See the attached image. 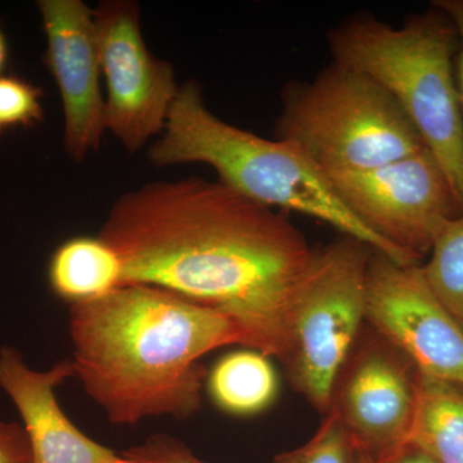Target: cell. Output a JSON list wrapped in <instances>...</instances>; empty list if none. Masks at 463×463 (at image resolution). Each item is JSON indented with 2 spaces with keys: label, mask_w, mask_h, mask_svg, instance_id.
Returning <instances> with one entry per match:
<instances>
[{
  "label": "cell",
  "mask_w": 463,
  "mask_h": 463,
  "mask_svg": "<svg viewBox=\"0 0 463 463\" xmlns=\"http://www.w3.org/2000/svg\"><path fill=\"white\" fill-rule=\"evenodd\" d=\"M383 463H439L431 458L430 456L425 455L421 450L411 446L402 448L394 456L390 457Z\"/></svg>",
  "instance_id": "obj_22"
},
{
  "label": "cell",
  "mask_w": 463,
  "mask_h": 463,
  "mask_svg": "<svg viewBox=\"0 0 463 463\" xmlns=\"http://www.w3.org/2000/svg\"><path fill=\"white\" fill-rule=\"evenodd\" d=\"M326 178L362 224L419 263L440 228L459 215L446 174L428 148L367 172Z\"/></svg>",
  "instance_id": "obj_7"
},
{
  "label": "cell",
  "mask_w": 463,
  "mask_h": 463,
  "mask_svg": "<svg viewBox=\"0 0 463 463\" xmlns=\"http://www.w3.org/2000/svg\"><path fill=\"white\" fill-rule=\"evenodd\" d=\"M210 397L224 412L252 416L276 399L279 380L269 356L258 350H239L222 358L207 380Z\"/></svg>",
  "instance_id": "obj_15"
},
{
  "label": "cell",
  "mask_w": 463,
  "mask_h": 463,
  "mask_svg": "<svg viewBox=\"0 0 463 463\" xmlns=\"http://www.w3.org/2000/svg\"><path fill=\"white\" fill-rule=\"evenodd\" d=\"M99 237L121 259L123 286L166 289L224 313L251 349L285 364L295 304L318 251L281 213L191 176L124 194Z\"/></svg>",
  "instance_id": "obj_1"
},
{
  "label": "cell",
  "mask_w": 463,
  "mask_h": 463,
  "mask_svg": "<svg viewBox=\"0 0 463 463\" xmlns=\"http://www.w3.org/2000/svg\"><path fill=\"white\" fill-rule=\"evenodd\" d=\"M327 39L332 62L373 79L401 106L446 174L463 214V116L449 17L434 7L394 27L358 14L331 29Z\"/></svg>",
  "instance_id": "obj_4"
},
{
  "label": "cell",
  "mask_w": 463,
  "mask_h": 463,
  "mask_svg": "<svg viewBox=\"0 0 463 463\" xmlns=\"http://www.w3.org/2000/svg\"><path fill=\"white\" fill-rule=\"evenodd\" d=\"M116 250L100 237H74L61 243L48 265L52 291L70 304L96 300L123 286Z\"/></svg>",
  "instance_id": "obj_13"
},
{
  "label": "cell",
  "mask_w": 463,
  "mask_h": 463,
  "mask_svg": "<svg viewBox=\"0 0 463 463\" xmlns=\"http://www.w3.org/2000/svg\"><path fill=\"white\" fill-rule=\"evenodd\" d=\"M353 463H377L373 457L365 453L364 450L359 449L354 447V453H353Z\"/></svg>",
  "instance_id": "obj_24"
},
{
  "label": "cell",
  "mask_w": 463,
  "mask_h": 463,
  "mask_svg": "<svg viewBox=\"0 0 463 463\" xmlns=\"http://www.w3.org/2000/svg\"><path fill=\"white\" fill-rule=\"evenodd\" d=\"M354 444L335 411H328L318 430L297 449L283 452L273 463H353Z\"/></svg>",
  "instance_id": "obj_17"
},
{
  "label": "cell",
  "mask_w": 463,
  "mask_h": 463,
  "mask_svg": "<svg viewBox=\"0 0 463 463\" xmlns=\"http://www.w3.org/2000/svg\"><path fill=\"white\" fill-rule=\"evenodd\" d=\"M71 377V361L36 371L16 347H0V389L23 419L33 463H139L87 437L63 412L56 389Z\"/></svg>",
  "instance_id": "obj_12"
},
{
  "label": "cell",
  "mask_w": 463,
  "mask_h": 463,
  "mask_svg": "<svg viewBox=\"0 0 463 463\" xmlns=\"http://www.w3.org/2000/svg\"><path fill=\"white\" fill-rule=\"evenodd\" d=\"M365 321L422 376L463 385V330L435 297L421 264L401 265L373 251Z\"/></svg>",
  "instance_id": "obj_9"
},
{
  "label": "cell",
  "mask_w": 463,
  "mask_h": 463,
  "mask_svg": "<svg viewBox=\"0 0 463 463\" xmlns=\"http://www.w3.org/2000/svg\"><path fill=\"white\" fill-rule=\"evenodd\" d=\"M69 328L75 377L115 425L190 419L206 374L200 359L233 344L251 346L232 317L146 285L71 304Z\"/></svg>",
  "instance_id": "obj_2"
},
{
  "label": "cell",
  "mask_w": 463,
  "mask_h": 463,
  "mask_svg": "<svg viewBox=\"0 0 463 463\" xmlns=\"http://www.w3.org/2000/svg\"><path fill=\"white\" fill-rule=\"evenodd\" d=\"M148 158L156 166L203 164L246 199L332 225L395 263H419L362 224L337 199L325 174L294 146L263 138L213 114L197 81L179 87L165 129L149 147Z\"/></svg>",
  "instance_id": "obj_3"
},
{
  "label": "cell",
  "mask_w": 463,
  "mask_h": 463,
  "mask_svg": "<svg viewBox=\"0 0 463 463\" xmlns=\"http://www.w3.org/2000/svg\"><path fill=\"white\" fill-rule=\"evenodd\" d=\"M0 463H33L29 439L18 423L0 420Z\"/></svg>",
  "instance_id": "obj_20"
},
{
  "label": "cell",
  "mask_w": 463,
  "mask_h": 463,
  "mask_svg": "<svg viewBox=\"0 0 463 463\" xmlns=\"http://www.w3.org/2000/svg\"><path fill=\"white\" fill-rule=\"evenodd\" d=\"M421 267L435 297L463 330V214L440 228Z\"/></svg>",
  "instance_id": "obj_16"
},
{
  "label": "cell",
  "mask_w": 463,
  "mask_h": 463,
  "mask_svg": "<svg viewBox=\"0 0 463 463\" xmlns=\"http://www.w3.org/2000/svg\"><path fill=\"white\" fill-rule=\"evenodd\" d=\"M44 91L16 75L0 76V137L16 128L36 127L44 120Z\"/></svg>",
  "instance_id": "obj_18"
},
{
  "label": "cell",
  "mask_w": 463,
  "mask_h": 463,
  "mask_svg": "<svg viewBox=\"0 0 463 463\" xmlns=\"http://www.w3.org/2000/svg\"><path fill=\"white\" fill-rule=\"evenodd\" d=\"M100 71L106 81V130L136 154L165 129L178 94L175 71L149 52L141 32V7L105 0L93 8Z\"/></svg>",
  "instance_id": "obj_8"
},
{
  "label": "cell",
  "mask_w": 463,
  "mask_h": 463,
  "mask_svg": "<svg viewBox=\"0 0 463 463\" xmlns=\"http://www.w3.org/2000/svg\"><path fill=\"white\" fill-rule=\"evenodd\" d=\"M47 50L43 61L56 81L65 115L63 146L81 163L106 132L93 8L83 0H39Z\"/></svg>",
  "instance_id": "obj_11"
},
{
  "label": "cell",
  "mask_w": 463,
  "mask_h": 463,
  "mask_svg": "<svg viewBox=\"0 0 463 463\" xmlns=\"http://www.w3.org/2000/svg\"><path fill=\"white\" fill-rule=\"evenodd\" d=\"M8 56L9 52L7 38H5L2 27H0V76L3 75V71H5V67L7 66Z\"/></svg>",
  "instance_id": "obj_23"
},
{
  "label": "cell",
  "mask_w": 463,
  "mask_h": 463,
  "mask_svg": "<svg viewBox=\"0 0 463 463\" xmlns=\"http://www.w3.org/2000/svg\"><path fill=\"white\" fill-rule=\"evenodd\" d=\"M434 7L440 9L452 21L456 27L459 41L458 62H457V93L463 116V0H437L432 3Z\"/></svg>",
  "instance_id": "obj_21"
},
{
  "label": "cell",
  "mask_w": 463,
  "mask_h": 463,
  "mask_svg": "<svg viewBox=\"0 0 463 463\" xmlns=\"http://www.w3.org/2000/svg\"><path fill=\"white\" fill-rule=\"evenodd\" d=\"M274 136L326 176L367 172L426 148L388 91L336 62L313 80L286 85Z\"/></svg>",
  "instance_id": "obj_5"
},
{
  "label": "cell",
  "mask_w": 463,
  "mask_h": 463,
  "mask_svg": "<svg viewBox=\"0 0 463 463\" xmlns=\"http://www.w3.org/2000/svg\"><path fill=\"white\" fill-rule=\"evenodd\" d=\"M121 455L139 463H207L182 441L165 434L152 435L139 446L123 450Z\"/></svg>",
  "instance_id": "obj_19"
},
{
  "label": "cell",
  "mask_w": 463,
  "mask_h": 463,
  "mask_svg": "<svg viewBox=\"0 0 463 463\" xmlns=\"http://www.w3.org/2000/svg\"><path fill=\"white\" fill-rule=\"evenodd\" d=\"M407 446L439 463H463V385L419 373Z\"/></svg>",
  "instance_id": "obj_14"
},
{
  "label": "cell",
  "mask_w": 463,
  "mask_h": 463,
  "mask_svg": "<svg viewBox=\"0 0 463 463\" xmlns=\"http://www.w3.org/2000/svg\"><path fill=\"white\" fill-rule=\"evenodd\" d=\"M345 367L330 410L339 416L355 448L377 463L385 462L407 446L419 373L381 336L367 341Z\"/></svg>",
  "instance_id": "obj_10"
},
{
  "label": "cell",
  "mask_w": 463,
  "mask_h": 463,
  "mask_svg": "<svg viewBox=\"0 0 463 463\" xmlns=\"http://www.w3.org/2000/svg\"><path fill=\"white\" fill-rule=\"evenodd\" d=\"M373 250L341 236L319 250L295 304L285 364L295 388L321 412L365 321L367 268Z\"/></svg>",
  "instance_id": "obj_6"
}]
</instances>
